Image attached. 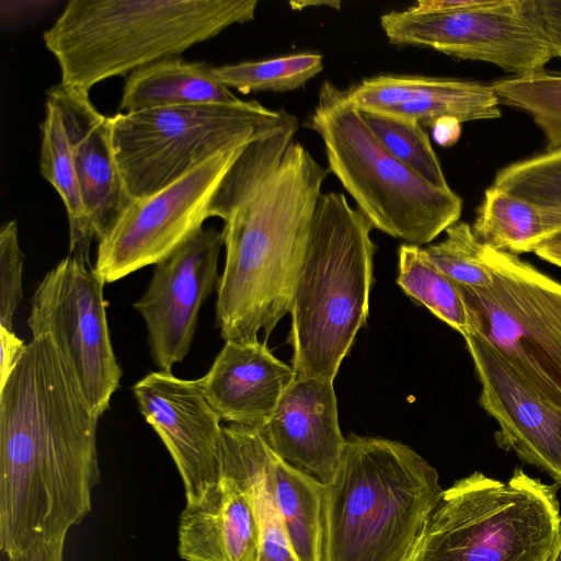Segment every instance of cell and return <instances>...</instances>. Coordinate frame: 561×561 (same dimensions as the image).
Instances as JSON below:
<instances>
[{
    "mask_svg": "<svg viewBox=\"0 0 561 561\" xmlns=\"http://www.w3.org/2000/svg\"><path fill=\"white\" fill-rule=\"evenodd\" d=\"M534 253L541 260L561 268V232L541 243Z\"/></svg>",
    "mask_w": 561,
    "mask_h": 561,
    "instance_id": "obj_38",
    "label": "cell"
},
{
    "mask_svg": "<svg viewBox=\"0 0 561 561\" xmlns=\"http://www.w3.org/2000/svg\"><path fill=\"white\" fill-rule=\"evenodd\" d=\"M259 431L277 457L328 484L346 443L339 425L333 380L295 377Z\"/></svg>",
    "mask_w": 561,
    "mask_h": 561,
    "instance_id": "obj_17",
    "label": "cell"
},
{
    "mask_svg": "<svg viewBox=\"0 0 561 561\" xmlns=\"http://www.w3.org/2000/svg\"><path fill=\"white\" fill-rule=\"evenodd\" d=\"M397 283L408 296L462 336L469 332L468 316L458 285L428 260L424 249L407 243L399 248Z\"/></svg>",
    "mask_w": 561,
    "mask_h": 561,
    "instance_id": "obj_26",
    "label": "cell"
},
{
    "mask_svg": "<svg viewBox=\"0 0 561 561\" xmlns=\"http://www.w3.org/2000/svg\"><path fill=\"white\" fill-rule=\"evenodd\" d=\"M268 447L256 428L222 425L220 474L241 481L254 504L260 549L257 561H299L276 508L265 470Z\"/></svg>",
    "mask_w": 561,
    "mask_h": 561,
    "instance_id": "obj_21",
    "label": "cell"
},
{
    "mask_svg": "<svg viewBox=\"0 0 561 561\" xmlns=\"http://www.w3.org/2000/svg\"><path fill=\"white\" fill-rule=\"evenodd\" d=\"M53 341L33 336L0 389V549L66 539L100 482L98 425Z\"/></svg>",
    "mask_w": 561,
    "mask_h": 561,
    "instance_id": "obj_1",
    "label": "cell"
},
{
    "mask_svg": "<svg viewBox=\"0 0 561 561\" xmlns=\"http://www.w3.org/2000/svg\"><path fill=\"white\" fill-rule=\"evenodd\" d=\"M244 147L218 152L168 187L131 201L98 241L94 271L102 280L160 263L203 229L216 188Z\"/></svg>",
    "mask_w": 561,
    "mask_h": 561,
    "instance_id": "obj_12",
    "label": "cell"
},
{
    "mask_svg": "<svg viewBox=\"0 0 561 561\" xmlns=\"http://www.w3.org/2000/svg\"><path fill=\"white\" fill-rule=\"evenodd\" d=\"M323 70L316 53L290 54L262 60L213 66L214 77L228 89L250 92H285L304 87Z\"/></svg>",
    "mask_w": 561,
    "mask_h": 561,
    "instance_id": "obj_27",
    "label": "cell"
},
{
    "mask_svg": "<svg viewBox=\"0 0 561 561\" xmlns=\"http://www.w3.org/2000/svg\"><path fill=\"white\" fill-rule=\"evenodd\" d=\"M139 411L170 453L186 501L220 479L221 419L208 403L199 379L151 371L133 386Z\"/></svg>",
    "mask_w": 561,
    "mask_h": 561,
    "instance_id": "obj_14",
    "label": "cell"
},
{
    "mask_svg": "<svg viewBox=\"0 0 561 561\" xmlns=\"http://www.w3.org/2000/svg\"><path fill=\"white\" fill-rule=\"evenodd\" d=\"M460 122L446 117L439 119L432 128L436 142L442 146H451L457 142L461 133Z\"/></svg>",
    "mask_w": 561,
    "mask_h": 561,
    "instance_id": "obj_37",
    "label": "cell"
},
{
    "mask_svg": "<svg viewBox=\"0 0 561 561\" xmlns=\"http://www.w3.org/2000/svg\"><path fill=\"white\" fill-rule=\"evenodd\" d=\"M549 561H561V534Z\"/></svg>",
    "mask_w": 561,
    "mask_h": 561,
    "instance_id": "obj_40",
    "label": "cell"
},
{
    "mask_svg": "<svg viewBox=\"0 0 561 561\" xmlns=\"http://www.w3.org/2000/svg\"><path fill=\"white\" fill-rule=\"evenodd\" d=\"M265 470L276 508L298 560L321 561L324 484L288 465L270 448Z\"/></svg>",
    "mask_w": 561,
    "mask_h": 561,
    "instance_id": "obj_24",
    "label": "cell"
},
{
    "mask_svg": "<svg viewBox=\"0 0 561 561\" xmlns=\"http://www.w3.org/2000/svg\"><path fill=\"white\" fill-rule=\"evenodd\" d=\"M221 231L203 228L156 264L144 295L133 307L145 320L150 354L162 371L187 355L202 306L218 287Z\"/></svg>",
    "mask_w": 561,
    "mask_h": 561,
    "instance_id": "obj_13",
    "label": "cell"
},
{
    "mask_svg": "<svg viewBox=\"0 0 561 561\" xmlns=\"http://www.w3.org/2000/svg\"><path fill=\"white\" fill-rule=\"evenodd\" d=\"M178 542L185 561H257L259 524L247 486L221 473L199 497L186 501Z\"/></svg>",
    "mask_w": 561,
    "mask_h": 561,
    "instance_id": "obj_20",
    "label": "cell"
},
{
    "mask_svg": "<svg viewBox=\"0 0 561 561\" xmlns=\"http://www.w3.org/2000/svg\"><path fill=\"white\" fill-rule=\"evenodd\" d=\"M501 103L531 116L546 139V150L561 148V75L543 71L494 81Z\"/></svg>",
    "mask_w": 561,
    "mask_h": 561,
    "instance_id": "obj_28",
    "label": "cell"
},
{
    "mask_svg": "<svg viewBox=\"0 0 561 561\" xmlns=\"http://www.w3.org/2000/svg\"><path fill=\"white\" fill-rule=\"evenodd\" d=\"M297 119L248 144L221 179L209 217L226 250L216 322L226 341L265 342L289 313L329 169L294 141Z\"/></svg>",
    "mask_w": 561,
    "mask_h": 561,
    "instance_id": "obj_2",
    "label": "cell"
},
{
    "mask_svg": "<svg viewBox=\"0 0 561 561\" xmlns=\"http://www.w3.org/2000/svg\"><path fill=\"white\" fill-rule=\"evenodd\" d=\"M360 111H375L433 127L450 117L460 123L501 116L500 100L491 84L419 75H379L346 89Z\"/></svg>",
    "mask_w": 561,
    "mask_h": 561,
    "instance_id": "obj_18",
    "label": "cell"
},
{
    "mask_svg": "<svg viewBox=\"0 0 561 561\" xmlns=\"http://www.w3.org/2000/svg\"><path fill=\"white\" fill-rule=\"evenodd\" d=\"M477 239L512 254L534 252L561 232V208L518 197L495 186L484 192L472 225Z\"/></svg>",
    "mask_w": 561,
    "mask_h": 561,
    "instance_id": "obj_23",
    "label": "cell"
},
{
    "mask_svg": "<svg viewBox=\"0 0 561 561\" xmlns=\"http://www.w3.org/2000/svg\"><path fill=\"white\" fill-rule=\"evenodd\" d=\"M105 283L94 267L68 255L39 282L31 299L32 336L47 335L100 417L122 378L111 343Z\"/></svg>",
    "mask_w": 561,
    "mask_h": 561,
    "instance_id": "obj_10",
    "label": "cell"
},
{
    "mask_svg": "<svg viewBox=\"0 0 561 561\" xmlns=\"http://www.w3.org/2000/svg\"><path fill=\"white\" fill-rule=\"evenodd\" d=\"M23 261L18 224L7 221L0 228V325L10 330L22 299Z\"/></svg>",
    "mask_w": 561,
    "mask_h": 561,
    "instance_id": "obj_32",
    "label": "cell"
},
{
    "mask_svg": "<svg viewBox=\"0 0 561 561\" xmlns=\"http://www.w3.org/2000/svg\"><path fill=\"white\" fill-rule=\"evenodd\" d=\"M374 227L342 193L321 194L290 305L287 342L296 377L334 380L365 324Z\"/></svg>",
    "mask_w": 561,
    "mask_h": 561,
    "instance_id": "obj_5",
    "label": "cell"
},
{
    "mask_svg": "<svg viewBox=\"0 0 561 561\" xmlns=\"http://www.w3.org/2000/svg\"><path fill=\"white\" fill-rule=\"evenodd\" d=\"M25 347L24 341L16 336L13 330L0 325V389L21 359Z\"/></svg>",
    "mask_w": 561,
    "mask_h": 561,
    "instance_id": "obj_35",
    "label": "cell"
},
{
    "mask_svg": "<svg viewBox=\"0 0 561 561\" xmlns=\"http://www.w3.org/2000/svg\"><path fill=\"white\" fill-rule=\"evenodd\" d=\"M295 119L241 99L111 116L117 164L133 201L168 187L218 152L244 147Z\"/></svg>",
    "mask_w": 561,
    "mask_h": 561,
    "instance_id": "obj_8",
    "label": "cell"
},
{
    "mask_svg": "<svg viewBox=\"0 0 561 561\" xmlns=\"http://www.w3.org/2000/svg\"><path fill=\"white\" fill-rule=\"evenodd\" d=\"M65 540L41 542L19 556L7 559L8 561H62Z\"/></svg>",
    "mask_w": 561,
    "mask_h": 561,
    "instance_id": "obj_36",
    "label": "cell"
},
{
    "mask_svg": "<svg viewBox=\"0 0 561 561\" xmlns=\"http://www.w3.org/2000/svg\"><path fill=\"white\" fill-rule=\"evenodd\" d=\"M554 57L561 58V0H531Z\"/></svg>",
    "mask_w": 561,
    "mask_h": 561,
    "instance_id": "obj_34",
    "label": "cell"
},
{
    "mask_svg": "<svg viewBox=\"0 0 561 561\" xmlns=\"http://www.w3.org/2000/svg\"><path fill=\"white\" fill-rule=\"evenodd\" d=\"M442 492L408 445L350 435L323 488L321 561H409Z\"/></svg>",
    "mask_w": 561,
    "mask_h": 561,
    "instance_id": "obj_4",
    "label": "cell"
},
{
    "mask_svg": "<svg viewBox=\"0 0 561 561\" xmlns=\"http://www.w3.org/2000/svg\"><path fill=\"white\" fill-rule=\"evenodd\" d=\"M289 5L293 10H304V9H308L310 7H330L334 10H339L341 8V2L340 1H334V0H330V1H290L289 2Z\"/></svg>",
    "mask_w": 561,
    "mask_h": 561,
    "instance_id": "obj_39",
    "label": "cell"
},
{
    "mask_svg": "<svg viewBox=\"0 0 561 561\" xmlns=\"http://www.w3.org/2000/svg\"><path fill=\"white\" fill-rule=\"evenodd\" d=\"M295 377L293 366L275 357L266 342L226 341L199 382L222 421L260 430Z\"/></svg>",
    "mask_w": 561,
    "mask_h": 561,
    "instance_id": "obj_19",
    "label": "cell"
},
{
    "mask_svg": "<svg viewBox=\"0 0 561 561\" xmlns=\"http://www.w3.org/2000/svg\"><path fill=\"white\" fill-rule=\"evenodd\" d=\"M446 238L425 248L428 260L458 285L485 288L492 284V268L485 248L467 222L446 229Z\"/></svg>",
    "mask_w": 561,
    "mask_h": 561,
    "instance_id": "obj_30",
    "label": "cell"
},
{
    "mask_svg": "<svg viewBox=\"0 0 561 561\" xmlns=\"http://www.w3.org/2000/svg\"><path fill=\"white\" fill-rule=\"evenodd\" d=\"M485 254L492 284H457L468 333L499 352L540 400L561 409V283L515 254L489 245Z\"/></svg>",
    "mask_w": 561,
    "mask_h": 561,
    "instance_id": "obj_9",
    "label": "cell"
},
{
    "mask_svg": "<svg viewBox=\"0 0 561 561\" xmlns=\"http://www.w3.org/2000/svg\"><path fill=\"white\" fill-rule=\"evenodd\" d=\"M493 186L545 206L561 208V148L501 169Z\"/></svg>",
    "mask_w": 561,
    "mask_h": 561,
    "instance_id": "obj_31",
    "label": "cell"
},
{
    "mask_svg": "<svg viewBox=\"0 0 561 561\" xmlns=\"http://www.w3.org/2000/svg\"><path fill=\"white\" fill-rule=\"evenodd\" d=\"M322 139L332 172L371 226L421 247L458 222L462 199L427 182L393 157L350 100L324 81L306 123Z\"/></svg>",
    "mask_w": 561,
    "mask_h": 561,
    "instance_id": "obj_6",
    "label": "cell"
},
{
    "mask_svg": "<svg viewBox=\"0 0 561 561\" xmlns=\"http://www.w3.org/2000/svg\"><path fill=\"white\" fill-rule=\"evenodd\" d=\"M211 69V65L179 56L141 67L126 77L118 113L239 101L214 77Z\"/></svg>",
    "mask_w": 561,
    "mask_h": 561,
    "instance_id": "obj_22",
    "label": "cell"
},
{
    "mask_svg": "<svg viewBox=\"0 0 561 561\" xmlns=\"http://www.w3.org/2000/svg\"><path fill=\"white\" fill-rule=\"evenodd\" d=\"M57 4L56 1H1V26L12 30L35 22Z\"/></svg>",
    "mask_w": 561,
    "mask_h": 561,
    "instance_id": "obj_33",
    "label": "cell"
},
{
    "mask_svg": "<svg viewBox=\"0 0 561 561\" xmlns=\"http://www.w3.org/2000/svg\"><path fill=\"white\" fill-rule=\"evenodd\" d=\"M380 26L393 45L489 62L515 77L541 72L554 57L531 0H480L433 14L391 11L380 16Z\"/></svg>",
    "mask_w": 561,
    "mask_h": 561,
    "instance_id": "obj_11",
    "label": "cell"
},
{
    "mask_svg": "<svg viewBox=\"0 0 561 561\" xmlns=\"http://www.w3.org/2000/svg\"><path fill=\"white\" fill-rule=\"evenodd\" d=\"M39 171L65 204L69 225V255L90 264V248L96 238L84 209L61 114L48 99L41 124Z\"/></svg>",
    "mask_w": 561,
    "mask_h": 561,
    "instance_id": "obj_25",
    "label": "cell"
},
{
    "mask_svg": "<svg viewBox=\"0 0 561 561\" xmlns=\"http://www.w3.org/2000/svg\"><path fill=\"white\" fill-rule=\"evenodd\" d=\"M515 469L443 490L409 561H549L561 534L557 491Z\"/></svg>",
    "mask_w": 561,
    "mask_h": 561,
    "instance_id": "obj_7",
    "label": "cell"
},
{
    "mask_svg": "<svg viewBox=\"0 0 561 561\" xmlns=\"http://www.w3.org/2000/svg\"><path fill=\"white\" fill-rule=\"evenodd\" d=\"M463 337L481 383L479 402L499 425V446L561 484V409L540 400L482 337Z\"/></svg>",
    "mask_w": 561,
    "mask_h": 561,
    "instance_id": "obj_15",
    "label": "cell"
},
{
    "mask_svg": "<svg viewBox=\"0 0 561 561\" xmlns=\"http://www.w3.org/2000/svg\"><path fill=\"white\" fill-rule=\"evenodd\" d=\"M256 0H70L43 34L60 83H96L171 57L252 21Z\"/></svg>",
    "mask_w": 561,
    "mask_h": 561,
    "instance_id": "obj_3",
    "label": "cell"
},
{
    "mask_svg": "<svg viewBox=\"0 0 561 561\" xmlns=\"http://www.w3.org/2000/svg\"><path fill=\"white\" fill-rule=\"evenodd\" d=\"M46 99L61 114L84 209L99 241L133 201L117 164L111 116L98 111L88 92L60 82L47 90Z\"/></svg>",
    "mask_w": 561,
    "mask_h": 561,
    "instance_id": "obj_16",
    "label": "cell"
},
{
    "mask_svg": "<svg viewBox=\"0 0 561 561\" xmlns=\"http://www.w3.org/2000/svg\"><path fill=\"white\" fill-rule=\"evenodd\" d=\"M360 114L383 147L427 182L449 188L430 137L417 122L375 111Z\"/></svg>",
    "mask_w": 561,
    "mask_h": 561,
    "instance_id": "obj_29",
    "label": "cell"
}]
</instances>
